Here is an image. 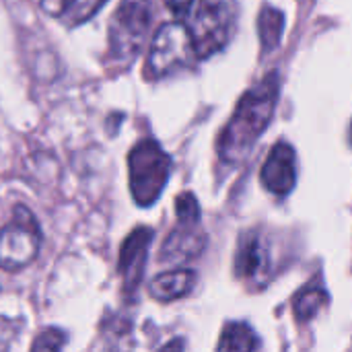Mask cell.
<instances>
[{
    "label": "cell",
    "mask_w": 352,
    "mask_h": 352,
    "mask_svg": "<svg viewBox=\"0 0 352 352\" xmlns=\"http://www.w3.org/2000/svg\"><path fill=\"white\" fill-rule=\"evenodd\" d=\"M278 101V76L272 72L252 87L237 103L219 140V157L225 163H241L268 128Z\"/></svg>",
    "instance_id": "1"
},
{
    "label": "cell",
    "mask_w": 352,
    "mask_h": 352,
    "mask_svg": "<svg viewBox=\"0 0 352 352\" xmlns=\"http://www.w3.org/2000/svg\"><path fill=\"white\" fill-rule=\"evenodd\" d=\"M194 283H196V274L192 270L163 272L151 283V295L161 303H169V301L186 297L192 291Z\"/></svg>",
    "instance_id": "11"
},
{
    "label": "cell",
    "mask_w": 352,
    "mask_h": 352,
    "mask_svg": "<svg viewBox=\"0 0 352 352\" xmlns=\"http://www.w3.org/2000/svg\"><path fill=\"white\" fill-rule=\"evenodd\" d=\"M204 243L206 239L198 231V223L179 221V227L169 233L167 241L161 248V260L171 262V264L192 260L204 250Z\"/></svg>",
    "instance_id": "10"
},
{
    "label": "cell",
    "mask_w": 352,
    "mask_h": 352,
    "mask_svg": "<svg viewBox=\"0 0 352 352\" xmlns=\"http://www.w3.org/2000/svg\"><path fill=\"white\" fill-rule=\"evenodd\" d=\"M262 186L276 194L287 196L297 182V165H295V151L287 142H276L266 157L262 171H260Z\"/></svg>",
    "instance_id": "8"
},
{
    "label": "cell",
    "mask_w": 352,
    "mask_h": 352,
    "mask_svg": "<svg viewBox=\"0 0 352 352\" xmlns=\"http://www.w3.org/2000/svg\"><path fill=\"white\" fill-rule=\"evenodd\" d=\"M328 303V295L322 289H307L295 299V316L299 322H309L320 314V309Z\"/></svg>",
    "instance_id": "14"
},
{
    "label": "cell",
    "mask_w": 352,
    "mask_h": 352,
    "mask_svg": "<svg viewBox=\"0 0 352 352\" xmlns=\"http://www.w3.org/2000/svg\"><path fill=\"white\" fill-rule=\"evenodd\" d=\"M283 31H285V14L272 6H264L258 19V33H260L262 50L272 52L280 43Z\"/></svg>",
    "instance_id": "12"
},
{
    "label": "cell",
    "mask_w": 352,
    "mask_h": 352,
    "mask_svg": "<svg viewBox=\"0 0 352 352\" xmlns=\"http://www.w3.org/2000/svg\"><path fill=\"white\" fill-rule=\"evenodd\" d=\"M66 342V336L64 332L56 330V328H50L45 332H41L35 342H33V351H60Z\"/></svg>",
    "instance_id": "17"
},
{
    "label": "cell",
    "mask_w": 352,
    "mask_h": 352,
    "mask_svg": "<svg viewBox=\"0 0 352 352\" xmlns=\"http://www.w3.org/2000/svg\"><path fill=\"white\" fill-rule=\"evenodd\" d=\"M130 192L138 206H151L157 202L167 186L171 173V157L159 142L146 138L140 140L128 155Z\"/></svg>",
    "instance_id": "2"
},
{
    "label": "cell",
    "mask_w": 352,
    "mask_h": 352,
    "mask_svg": "<svg viewBox=\"0 0 352 352\" xmlns=\"http://www.w3.org/2000/svg\"><path fill=\"white\" fill-rule=\"evenodd\" d=\"M72 0H41V8L52 16H62Z\"/></svg>",
    "instance_id": "18"
},
{
    "label": "cell",
    "mask_w": 352,
    "mask_h": 352,
    "mask_svg": "<svg viewBox=\"0 0 352 352\" xmlns=\"http://www.w3.org/2000/svg\"><path fill=\"white\" fill-rule=\"evenodd\" d=\"M260 349V340L256 332L241 322L227 324L223 336L219 340V351H256Z\"/></svg>",
    "instance_id": "13"
},
{
    "label": "cell",
    "mask_w": 352,
    "mask_h": 352,
    "mask_svg": "<svg viewBox=\"0 0 352 352\" xmlns=\"http://www.w3.org/2000/svg\"><path fill=\"white\" fill-rule=\"evenodd\" d=\"M270 270V250L264 237L250 233L241 239L237 258H235V272L241 280L250 285H262Z\"/></svg>",
    "instance_id": "9"
},
{
    "label": "cell",
    "mask_w": 352,
    "mask_h": 352,
    "mask_svg": "<svg viewBox=\"0 0 352 352\" xmlns=\"http://www.w3.org/2000/svg\"><path fill=\"white\" fill-rule=\"evenodd\" d=\"M194 58L198 56H196L190 27L182 23H167L157 31L151 43V52H148L146 66H144V76L151 80L163 78L169 72L182 66H188Z\"/></svg>",
    "instance_id": "5"
},
{
    "label": "cell",
    "mask_w": 352,
    "mask_h": 352,
    "mask_svg": "<svg viewBox=\"0 0 352 352\" xmlns=\"http://www.w3.org/2000/svg\"><path fill=\"white\" fill-rule=\"evenodd\" d=\"M103 4H105V0H72L70 6L66 8V12L62 14V19L70 27L80 25V23L89 21Z\"/></svg>",
    "instance_id": "15"
},
{
    "label": "cell",
    "mask_w": 352,
    "mask_h": 352,
    "mask_svg": "<svg viewBox=\"0 0 352 352\" xmlns=\"http://www.w3.org/2000/svg\"><path fill=\"white\" fill-rule=\"evenodd\" d=\"M41 245V233L33 212L19 204L12 210V221L0 231V268L21 270L29 266Z\"/></svg>",
    "instance_id": "6"
},
{
    "label": "cell",
    "mask_w": 352,
    "mask_h": 352,
    "mask_svg": "<svg viewBox=\"0 0 352 352\" xmlns=\"http://www.w3.org/2000/svg\"><path fill=\"white\" fill-rule=\"evenodd\" d=\"M153 19V0H122L109 25V56L132 60L144 43Z\"/></svg>",
    "instance_id": "4"
},
{
    "label": "cell",
    "mask_w": 352,
    "mask_h": 352,
    "mask_svg": "<svg viewBox=\"0 0 352 352\" xmlns=\"http://www.w3.org/2000/svg\"><path fill=\"white\" fill-rule=\"evenodd\" d=\"M235 0H198L190 33L198 58H208L223 50L235 31Z\"/></svg>",
    "instance_id": "3"
},
{
    "label": "cell",
    "mask_w": 352,
    "mask_h": 352,
    "mask_svg": "<svg viewBox=\"0 0 352 352\" xmlns=\"http://www.w3.org/2000/svg\"><path fill=\"white\" fill-rule=\"evenodd\" d=\"M165 4H167V8H169L175 16L182 19V16H186V14L190 12L194 0H165Z\"/></svg>",
    "instance_id": "19"
},
{
    "label": "cell",
    "mask_w": 352,
    "mask_h": 352,
    "mask_svg": "<svg viewBox=\"0 0 352 352\" xmlns=\"http://www.w3.org/2000/svg\"><path fill=\"white\" fill-rule=\"evenodd\" d=\"M175 212H177V219L179 221L200 223V206H198V200L194 198V194H190V192H184L182 196H177V200H175Z\"/></svg>",
    "instance_id": "16"
},
{
    "label": "cell",
    "mask_w": 352,
    "mask_h": 352,
    "mask_svg": "<svg viewBox=\"0 0 352 352\" xmlns=\"http://www.w3.org/2000/svg\"><path fill=\"white\" fill-rule=\"evenodd\" d=\"M151 241H153V229L138 227L126 237V241L122 245L120 276H122V287H124L126 295H134L142 283Z\"/></svg>",
    "instance_id": "7"
}]
</instances>
